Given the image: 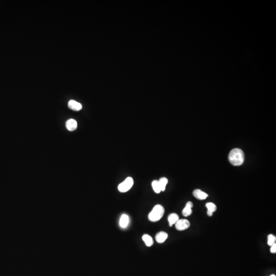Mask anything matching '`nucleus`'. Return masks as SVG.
Masks as SVG:
<instances>
[{
    "label": "nucleus",
    "instance_id": "obj_17",
    "mask_svg": "<svg viewBox=\"0 0 276 276\" xmlns=\"http://www.w3.org/2000/svg\"><path fill=\"white\" fill-rule=\"evenodd\" d=\"M271 253H276V243H274V244H273L272 246H271Z\"/></svg>",
    "mask_w": 276,
    "mask_h": 276
},
{
    "label": "nucleus",
    "instance_id": "obj_9",
    "mask_svg": "<svg viewBox=\"0 0 276 276\" xmlns=\"http://www.w3.org/2000/svg\"><path fill=\"white\" fill-rule=\"evenodd\" d=\"M67 128L70 131H74L76 129L77 127V121L74 119H70L66 122Z\"/></svg>",
    "mask_w": 276,
    "mask_h": 276
},
{
    "label": "nucleus",
    "instance_id": "obj_12",
    "mask_svg": "<svg viewBox=\"0 0 276 276\" xmlns=\"http://www.w3.org/2000/svg\"><path fill=\"white\" fill-rule=\"evenodd\" d=\"M143 240L145 243L146 246L148 247L152 246L154 244V240L152 238L150 235L148 234H144L142 236Z\"/></svg>",
    "mask_w": 276,
    "mask_h": 276
},
{
    "label": "nucleus",
    "instance_id": "obj_4",
    "mask_svg": "<svg viewBox=\"0 0 276 276\" xmlns=\"http://www.w3.org/2000/svg\"><path fill=\"white\" fill-rule=\"evenodd\" d=\"M176 228L179 231H184L190 227V223L187 219H179L176 223Z\"/></svg>",
    "mask_w": 276,
    "mask_h": 276
},
{
    "label": "nucleus",
    "instance_id": "obj_5",
    "mask_svg": "<svg viewBox=\"0 0 276 276\" xmlns=\"http://www.w3.org/2000/svg\"><path fill=\"white\" fill-rule=\"evenodd\" d=\"M193 206V203L191 201H188L186 204L185 207L184 208V209L182 210V214L184 216L187 217V216L191 215L192 213V208Z\"/></svg>",
    "mask_w": 276,
    "mask_h": 276
},
{
    "label": "nucleus",
    "instance_id": "obj_13",
    "mask_svg": "<svg viewBox=\"0 0 276 276\" xmlns=\"http://www.w3.org/2000/svg\"><path fill=\"white\" fill-rule=\"evenodd\" d=\"M152 187L153 190L156 193H160L161 192V187L159 184V181L154 180L152 182Z\"/></svg>",
    "mask_w": 276,
    "mask_h": 276
},
{
    "label": "nucleus",
    "instance_id": "obj_10",
    "mask_svg": "<svg viewBox=\"0 0 276 276\" xmlns=\"http://www.w3.org/2000/svg\"><path fill=\"white\" fill-rule=\"evenodd\" d=\"M129 224V217L126 214H123L121 217L119 224L120 226L122 228H125L127 227Z\"/></svg>",
    "mask_w": 276,
    "mask_h": 276
},
{
    "label": "nucleus",
    "instance_id": "obj_1",
    "mask_svg": "<svg viewBox=\"0 0 276 276\" xmlns=\"http://www.w3.org/2000/svg\"><path fill=\"white\" fill-rule=\"evenodd\" d=\"M229 160L233 165L236 166L241 165L244 162V152L239 148L233 149L230 152Z\"/></svg>",
    "mask_w": 276,
    "mask_h": 276
},
{
    "label": "nucleus",
    "instance_id": "obj_16",
    "mask_svg": "<svg viewBox=\"0 0 276 276\" xmlns=\"http://www.w3.org/2000/svg\"><path fill=\"white\" fill-rule=\"evenodd\" d=\"M276 237L274 235L270 234L268 236V244L269 246H271L273 244L276 243Z\"/></svg>",
    "mask_w": 276,
    "mask_h": 276
},
{
    "label": "nucleus",
    "instance_id": "obj_14",
    "mask_svg": "<svg viewBox=\"0 0 276 276\" xmlns=\"http://www.w3.org/2000/svg\"><path fill=\"white\" fill-rule=\"evenodd\" d=\"M159 184L161 187V191H164L165 190L166 186L168 183L167 179L165 177H162L159 181Z\"/></svg>",
    "mask_w": 276,
    "mask_h": 276
},
{
    "label": "nucleus",
    "instance_id": "obj_15",
    "mask_svg": "<svg viewBox=\"0 0 276 276\" xmlns=\"http://www.w3.org/2000/svg\"><path fill=\"white\" fill-rule=\"evenodd\" d=\"M206 206L207 208V211H209V212H211L212 213H214L217 210V207H216V205L212 203V202L207 203Z\"/></svg>",
    "mask_w": 276,
    "mask_h": 276
},
{
    "label": "nucleus",
    "instance_id": "obj_2",
    "mask_svg": "<svg viewBox=\"0 0 276 276\" xmlns=\"http://www.w3.org/2000/svg\"><path fill=\"white\" fill-rule=\"evenodd\" d=\"M164 212V207L161 205H157L148 215V219L152 222L158 221L162 218Z\"/></svg>",
    "mask_w": 276,
    "mask_h": 276
},
{
    "label": "nucleus",
    "instance_id": "obj_3",
    "mask_svg": "<svg viewBox=\"0 0 276 276\" xmlns=\"http://www.w3.org/2000/svg\"><path fill=\"white\" fill-rule=\"evenodd\" d=\"M134 185V180L132 177H128L123 182L119 184L118 190L120 192H126L132 188Z\"/></svg>",
    "mask_w": 276,
    "mask_h": 276
},
{
    "label": "nucleus",
    "instance_id": "obj_6",
    "mask_svg": "<svg viewBox=\"0 0 276 276\" xmlns=\"http://www.w3.org/2000/svg\"><path fill=\"white\" fill-rule=\"evenodd\" d=\"M193 194L195 198L199 200H204L208 196V195L206 193L201 191L200 189L195 190L193 192Z\"/></svg>",
    "mask_w": 276,
    "mask_h": 276
},
{
    "label": "nucleus",
    "instance_id": "obj_11",
    "mask_svg": "<svg viewBox=\"0 0 276 276\" xmlns=\"http://www.w3.org/2000/svg\"><path fill=\"white\" fill-rule=\"evenodd\" d=\"M179 220V216L176 213H171L170 214L168 217V220L169 222V226L172 227L173 224H176L177 221Z\"/></svg>",
    "mask_w": 276,
    "mask_h": 276
},
{
    "label": "nucleus",
    "instance_id": "obj_7",
    "mask_svg": "<svg viewBox=\"0 0 276 276\" xmlns=\"http://www.w3.org/2000/svg\"><path fill=\"white\" fill-rule=\"evenodd\" d=\"M168 235L167 233L162 231L158 233L156 235V241L159 243H162L165 241L167 239Z\"/></svg>",
    "mask_w": 276,
    "mask_h": 276
},
{
    "label": "nucleus",
    "instance_id": "obj_8",
    "mask_svg": "<svg viewBox=\"0 0 276 276\" xmlns=\"http://www.w3.org/2000/svg\"><path fill=\"white\" fill-rule=\"evenodd\" d=\"M69 108L75 111H79L82 109V105L76 101L71 100L68 103Z\"/></svg>",
    "mask_w": 276,
    "mask_h": 276
},
{
    "label": "nucleus",
    "instance_id": "obj_18",
    "mask_svg": "<svg viewBox=\"0 0 276 276\" xmlns=\"http://www.w3.org/2000/svg\"><path fill=\"white\" fill-rule=\"evenodd\" d=\"M275 276V275H274V274H271V276Z\"/></svg>",
    "mask_w": 276,
    "mask_h": 276
}]
</instances>
